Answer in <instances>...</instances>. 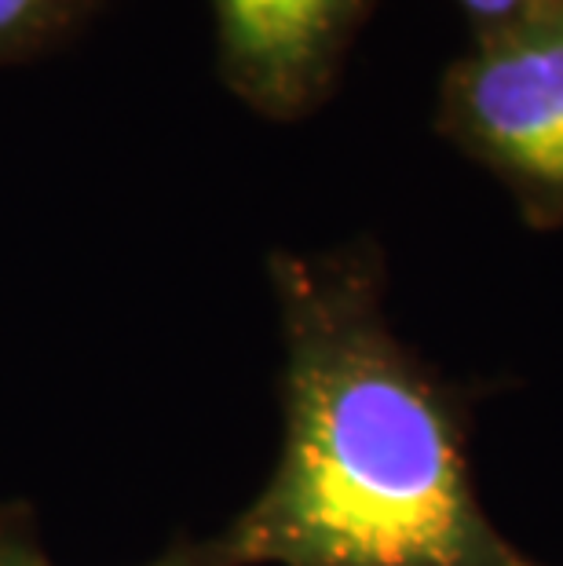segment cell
<instances>
[{"label": "cell", "mask_w": 563, "mask_h": 566, "mask_svg": "<svg viewBox=\"0 0 563 566\" xmlns=\"http://www.w3.org/2000/svg\"><path fill=\"white\" fill-rule=\"evenodd\" d=\"M282 446L220 530L231 566H549L479 501L472 388L447 380L388 318L385 249H274Z\"/></svg>", "instance_id": "6da1fadb"}, {"label": "cell", "mask_w": 563, "mask_h": 566, "mask_svg": "<svg viewBox=\"0 0 563 566\" xmlns=\"http://www.w3.org/2000/svg\"><path fill=\"white\" fill-rule=\"evenodd\" d=\"M436 132L509 190L534 231L563 227V0L447 66Z\"/></svg>", "instance_id": "7a4b0ae2"}, {"label": "cell", "mask_w": 563, "mask_h": 566, "mask_svg": "<svg viewBox=\"0 0 563 566\" xmlns=\"http://www.w3.org/2000/svg\"><path fill=\"white\" fill-rule=\"evenodd\" d=\"M374 0H212L223 88L274 125L330 99Z\"/></svg>", "instance_id": "3957f363"}, {"label": "cell", "mask_w": 563, "mask_h": 566, "mask_svg": "<svg viewBox=\"0 0 563 566\" xmlns=\"http://www.w3.org/2000/svg\"><path fill=\"white\" fill-rule=\"evenodd\" d=\"M103 0H0V66L27 63L70 41Z\"/></svg>", "instance_id": "277c9868"}, {"label": "cell", "mask_w": 563, "mask_h": 566, "mask_svg": "<svg viewBox=\"0 0 563 566\" xmlns=\"http://www.w3.org/2000/svg\"><path fill=\"white\" fill-rule=\"evenodd\" d=\"M0 566H55L41 545L38 512L30 501L0 504ZM139 566H231L220 537H176L154 559Z\"/></svg>", "instance_id": "5b68a950"}, {"label": "cell", "mask_w": 563, "mask_h": 566, "mask_svg": "<svg viewBox=\"0 0 563 566\" xmlns=\"http://www.w3.org/2000/svg\"><path fill=\"white\" fill-rule=\"evenodd\" d=\"M542 4H549V0H458V8L472 27V41L494 38V33L517 27Z\"/></svg>", "instance_id": "8992f818"}]
</instances>
